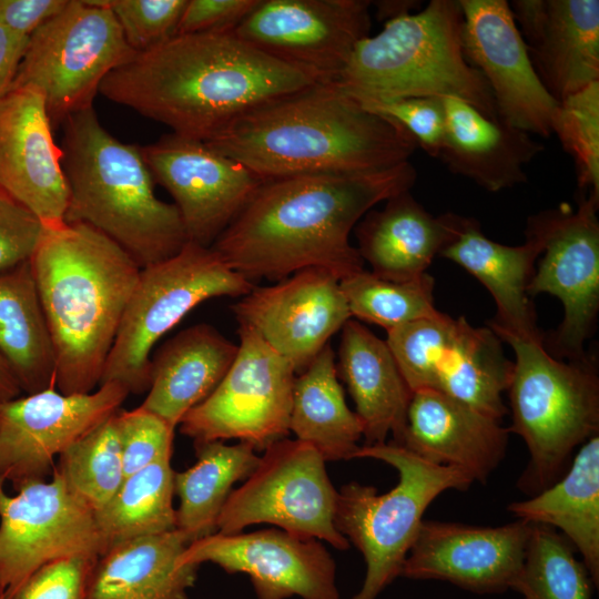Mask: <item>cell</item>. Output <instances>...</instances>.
I'll return each mask as SVG.
<instances>
[{"label": "cell", "mask_w": 599, "mask_h": 599, "mask_svg": "<svg viewBox=\"0 0 599 599\" xmlns=\"http://www.w3.org/2000/svg\"><path fill=\"white\" fill-rule=\"evenodd\" d=\"M416 179L408 161L376 171L265 180L211 248L253 284L306 268L342 281L364 270L349 242L353 229L379 202L410 191Z\"/></svg>", "instance_id": "1"}, {"label": "cell", "mask_w": 599, "mask_h": 599, "mask_svg": "<svg viewBox=\"0 0 599 599\" xmlns=\"http://www.w3.org/2000/svg\"><path fill=\"white\" fill-rule=\"evenodd\" d=\"M317 83L233 31L176 34L110 72L99 92L206 142L233 121Z\"/></svg>", "instance_id": "2"}, {"label": "cell", "mask_w": 599, "mask_h": 599, "mask_svg": "<svg viewBox=\"0 0 599 599\" xmlns=\"http://www.w3.org/2000/svg\"><path fill=\"white\" fill-rule=\"evenodd\" d=\"M205 143L264 180L384 170L408 162L418 148L400 124L336 82L272 100Z\"/></svg>", "instance_id": "3"}, {"label": "cell", "mask_w": 599, "mask_h": 599, "mask_svg": "<svg viewBox=\"0 0 599 599\" xmlns=\"http://www.w3.org/2000/svg\"><path fill=\"white\" fill-rule=\"evenodd\" d=\"M31 268L55 354V388L99 387L141 268L84 223L45 229Z\"/></svg>", "instance_id": "4"}, {"label": "cell", "mask_w": 599, "mask_h": 599, "mask_svg": "<svg viewBox=\"0 0 599 599\" xmlns=\"http://www.w3.org/2000/svg\"><path fill=\"white\" fill-rule=\"evenodd\" d=\"M62 166L69 185L65 223H84L122 247L140 268L177 254L189 242L174 203L160 200L140 145L119 141L94 108L70 115Z\"/></svg>", "instance_id": "5"}, {"label": "cell", "mask_w": 599, "mask_h": 599, "mask_svg": "<svg viewBox=\"0 0 599 599\" xmlns=\"http://www.w3.org/2000/svg\"><path fill=\"white\" fill-rule=\"evenodd\" d=\"M459 0H432L363 39L336 81L359 102L455 97L498 120L483 75L466 60Z\"/></svg>", "instance_id": "6"}, {"label": "cell", "mask_w": 599, "mask_h": 599, "mask_svg": "<svg viewBox=\"0 0 599 599\" xmlns=\"http://www.w3.org/2000/svg\"><path fill=\"white\" fill-rule=\"evenodd\" d=\"M514 351L508 388L511 425L529 461L517 487L531 497L568 469L573 450L599 432V377L593 355L562 361L535 341L500 333Z\"/></svg>", "instance_id": "7"}, {"label": "cell", "mask_w": 599, "mask_h": 599, "mask_svg": "<svg viewBox=\"0 0 599 599\" xmlns=\"http://www.w3.org/2000/svg\"><path fill=\"white\" fill-rule=\"evenodd\" d=\"M354 458L383 460L398 473V483L385 494L356 481L337 490L335 528L366 564L362 588L352 599H376L402 576L432 501L448 489L466 490L474 481L460 469L429 463L392 440L359 446Z\"/></svg>", "instance_id": "8"}, {"label": "cell", "mask_w": 599, "mask_h": 599, "mask_svg": "<svg viewBox=\"0 0 599 599\" xmlns=\"http://www.w3.org/2000/svg\"><path fill=\"white\" fill-rule=\"evenodd\" d=\"M255 286L211 247L187 242L174 256L141 268L106 358L100 385L114 382L130 394L149 389L151 352L200 303L244 296Z\"/></svg>", "instance_id": "9"}, {"label": "cell", "mask_w": 599, "mask_h": 599, "mask_svg": "<svg viewBox=\"0 0 599 599\" xmlns=\"http://www.w3.org/2000/svg\"><path fill=\"white\" fill-rule=\"evenodd\" d=\"M135 54L109 0H68L29 37L10 90L40 92L54 130L93 106L105 77Z\"/></svg>", "instance_id": "10"}, {"label": "cell", "mask_w": 599, "mask_h": 599, "mask_svg": "<svg viewBox=\"0 0 599 599\" xmlns=\"http://www.w3.org/2000/svg\"><path fill=\"white\" fill-rule=\"evenodd\" d=\"M336 498L321 453L302 440L284 438L270 445L252 475L232 490L216 532L237 534L265 522L346 550L349 542L334 525Z\"/></svg>", "instance_id": "11"}, {"label": "cell", "mask_w": 599, "mask_h": 599, "mask_svg": "<svg viewBox=\"0 0 599 599\" xmlns=\"http://www.w3.org/2000/svg\"><path fill=\"white\" fill-rule=\"evenodd\" d=\"M599 195L581 193L578 206L569 204L528 219L525 233L541 244L528 285V295L547 293L564 306L558 328L544 341L558 359H581L586 341L595 331L599 311Z\"/></svg>", "instance_id": "12"}, {"label": "cell", "mask_w": 599, "mask_h": 599, "mask_svg": "<svg viewBox=\"0 0 599 599\" xmlns=\"http://www.w3.org/2000/svg\"><path fill=\"white\" fill-rule=\"evenodd\" d=\"M238 351L213 393L180 422L194 443L238 439L265 450L290 434L295 368L256 333L238 327Z\"/></svg>", "instance_id": "13"}, {"label": "cell", "mask_w": 599, "mask_h": 599, "mask_svg": "<svg viewBox=\"0 0 599 599\" xmlns=\"http://www.w3.org/2000/svg\"><path fill=\"white\" fill-rule=\"evenodd\" d=\"M368 0H260L232 30L319 83L336 82L369 35Z\"/></svg>", "instance_id": "14"}, {"label": "cell", "mask_w": 599, "mask_h": 599, "mask_svg": "<svg viewBox=\"0 0 599 599\" xmlns=\"http://www.w3.org/2000/svg\"><path fill=\"white\" fill-rule=\"evenodd\" d=\"M0 479V587L13 591L41 566L65 557H99L105 546L94 511L75 498L55 470L14 496Z\"/></svg>", "instance_id": "15"}, {"label": "cell", "mask_w": 599, "mask_h": 599, "mask_svg": "<svg viewBox=\"0 0 599 599\" xmlns=\"http://www.w3.org/2000/svg\"><path fill=\"white\" fill-rule=\"evenodd\" d=\"M129 394L109 382L87 394L50 387L0 403V479L16 490L44 480L54 458L113 416Z\"/></svg>", "instance_id": "16"}, {"label": "cell", "mask_w": 599, "mask_h": 599, "mask_svg": "<svg viewBox=\"0 0 599 599\" xmlns=\"http://www.w3.org/2000/svg\"><path fill=\"white\" fill-rule=\"evenodd\" d=\"M155 183L174 199L189 242L211 247L265 181L205 142L170 133L141 146Z\"/></svg>", "instance_id": "17"}, {"label": "cell", "mask_w": 599, "mask_h": 599, "mask_svg": "<svg viewBox=\"0 0 599 599\" xmlns=\"http://www.w3.org/2000/svg\"><path fill=\"white\" fill-rule=\"evenodd\" d=\"M463 50L467 62L487 82L498 120L549 136L558 102L548 93L506 0H459Z\"/></svg>", "instance_id": "18"}, {"label": "cell", "mask_w": 599, "mask_h": 599, "mask_svg": "<svg viewBox=\"0 0 599 599\" xmlns=\"http://www.w3.org/2000/svg\"><path fill=\"white\" fill-rule=\"evenodd\" d=\"M182 560L247 575L257 599H339L336 564L326 548L318 539L281 528L214 532L190 542Z\"/></svg>", "instance_id": "19"}, {"label": "cell", "mask_w": 599, "mask_h": 599, "mask_svg": "<svg viewBox=\"0 0 599 599\" xmlns=\"http://www.w3.org/2000/svg\"><path fill=\"white\" fill-rule=\"evenodd\" d=\"M240 326L256 333L303 372L352 315L339 280L306 268L270 286H254L232 305Z\"/></svg>", "instance_id": "20"}, {"label": "cell", "mask_w": 599, "mask_h": 599, "mask_svg": "<svg viewBox=\"0 0 599 599\" xmlns=\"http://www.w3.org/2000/svg\"><path fill=\"white\" fill-rule=\"evenodd\" d=\"M531 522L484 527L423 520L402 576L444 580L478 595L512 588L524 564Z\"/></svg>", "instance_id": "21"}, {"label": "cell", "mask_w": 599, "mask_h": 599, "mask_svg": "<svg viewBox=\"0 0 599 599\" xmlns=\"http://www.w3.org/2000/svg\"><path fill=\"white\" fill-rule=\"evenodd\" d=\"M0 191L45 229L65 223L69 185L62 151L44 98L31 88L12 89L0 99Z\"/></svg>", "instance_id": "22"}, {"label": "cell", "mask_w": 599, "mask_h": 599, "mask_svg": "<svg viewBox=\"0 0 599 599\" xmlns=\"http://www.w3.org/2000/svg\"><path fill=\"white\" fill-rule=\"evenodd\" d=\"M510 9L539 80L558 103L599 81L598 0H515Z\"/></svg>", "instance_id": "23"}, {"label": "cell", "mask_w": 599, "mask_h": 599, "mask_svg": "<svg viewBox=\"0 0 599 599\" xmlns=\"http://www.w3.org/2000/svg\"><path fill=\"white\" fill-rule=\"evenodd\" d=\"M509 429L436 389L413 393L404 447L423 459L451 466L486 483L506 456Z\"/></svg>", "instance_id": "24"}, {"label": "cell", "mask_w": 599, "mask_h": 599, "mask_svg": "<svg viewBox=\"0 0 599 599\" xmlns=\"http://www.w3.org/2000/svg\"><path fill=\"white\" fill-rule=\"evenodd\" d=\"M467 217L455 213L434 216L410 191L370 210L356 225L357 251L376 276L395 282L420 277L464 227Z\"/></svg>", "instance_id": "25"}, {"label": "cell", "mask_w": 599, "mask_h": 599, "mask_svg": "<svg viewBox=\"0 0 599 599\" xmlns=\"http://www.w3.org/2000/svg\"><path fill=\"white\" fill-rule=\"evenodd\" d=\"M444 105L445 134L438 159L450 172L489 192L527 181L524 167L544 150L540 142L458 98H444Z\"/></svg>", "instance_id": "26"}, {"label": "cell", "mask_w": 599, "mask_h": 599, "mask_svg": "<svg viewBox=\"0 0 599 599\" xmlns=\"http://www.w3.org/2000/svg\"><path fill=\"white\" fill-rule=\"evenodd\" d=\"M525 234L524 244L505 245L488 238L479 223L467 217L458 236L439 256L466 270L490 293L497 308L490 328L496 334L507 333L544 341L528 295V285L541 253V244L534 235Z\"/></svg>", "instance_id": "27"}, {"label": "cell", "mask_w": 599, "mask_h": 599, "mask_svg": "<svg viewBox=\"0 0 599 599\" xmlns=\"http://www.w3.org/2000/svg\"><path fill=\"white\" fill-rule=\"evenodd\" d=\"M190 542L175 528L108 547L92 565L85 599H187L199 568L182 560Z\"/></svg>", "instance_id": "28"}, {"label": "cell", "mask_w": 599, "mask_h": 599, "mask_svg": "<svg viewBox=\"0 0 599 599\" xmlns=\"http://www.w3.org/2000/svg\"><path fill=\"white\" fill-rule=\"evenodd\" d=\"M338 374L363 425L364 445L402 444L413 392L385 341L358 321L342 327Z\"/></svg>", "instance_id": "29"}, {"label": "cell", "mask_w": 599, "mask_h": 599, "mask_svg": "<svg viewBox=\"0 0 599 599\" xmlns=\"http://www.w3.org/2000/svg\"><path fill=\"white\" fill-rule=\"evenodd\" d=\"M238 351L210 324L190 326L166 341L151 358L142 407L173 427L222 382Z\"/></svg>", "instance_id": "30"}, {"label": "cell", "mask_w": 599, "mask_h": 599, "mask_svg": "<svg viewBox=\"0 0 599 599\" xmlns=\"http://www.w3.org/2000/svg\"><path fill=\"white\" fill-rule=\"evenodd\" d=\"M517 519L559 530L599 585V435L578 449L564 477L539 494L508 505Z\"/></svg>", "instance_id": "31"}, {"label": "cell", "mask_w": 599, "mask_h": 599, "mask_svg": "<svg viewBox=\"0 0 599 599\" xmlns=\"http://www.w3.org/2000/svg\"><path fill=\"white\" fill-rule=\"evenodd\" d=\"M0 355L21 390L55 387V354L30 262L0 273Z\"/></svg>", "instance_id": "32"}, {"label": "cell", "mask_w": 599, "mask_h": 599, "mask_svg": "<svg viewBox=\"0 0 599 599\" xmlns=\"http://www.w3.org/2000/svg\"><path fill=\"white\" fill-rule=\"evenodd\" d=\"M291 432L316 448L325 461L353 459L359 447L363 425L345 402L329 344L295 377Z\"/></svg>", "instance_id": "33"}, {"label": "cell", "mask_w": 599, "mask_h": 599, "mask_svg": "<svg viewBox=\"0 0 599 599\" xmlns=\"http://www.w3.org/2000/svg\"><path fill=\"white\" fill-rule=\"evenodd\" d=\"M196 461L184 471H174L175 528L190 541L216 532L221 510L238 480L247 479L260 463L254 447L240 441L194 443Z\"/></svg>", "instance_id": "34"}, {"label": "cell", "mask_w": 599, "mask_h": 599, "mask_svg": "<svg viewBox=\"0 0 599 599\" xmlns=\"http://www.w3.org/2000/svg\"><path fill=\"white\" fill-rule=\"evenodd\" d=\"M502 341L488 327H475L464 316L456 339L438 373L437 389L497 420L508 413L502 394L508 390L514 363Z\"/></svg>", "instance_id": "35"}, {"label": "cell", "mask_w": 599, "mask_h": 599, "mask_svg": "<svg viewBox=\"0 0 599 599\" xmlns=\"http://www.w3.org/2000/svg\"><path fill=\"white\" fill-rule=\"evenodd\" d=\"M173 478L171 457H163L123 479L113 497L94 512L105 549L175 529Z\"/></svg>", "instance_id": "36"}, {"label": "cell", "mask_w": 599, "mask_h": 599, "mask_svg": "<svg viewBox=\"0 0 599 599\" xmlns=\"http://www.w3.org/2000/svg\"><path fill=\"white\" fill-rule=\"evenodd\" d=\"M576 551L555 528L531 524L524 564L511 590L522 599H591L596 587Z\"/></svg>", "instance_id": "37"}, {"label": "cell", "mask_w": 599, "mask_h": 599, "mask_svg": "<svg viewBox=\"0 0 599 599\" xmlns=\"http://www.w3.org/2000/svg\"><path fill=\"white\" fill-rule=\"evenodd\" d=\"M352 316L387 331L437 316L435 280L428 273L418 278L395 282L362 270L339 281Z\"/></svg>", "instance_id": "38"}, {"label": "cell", "mask_w": 599, "mask_h": 599, "mask_svg": "<svg viewBox=\"0 0 599 599\" xmlns=\"http://www.w3.org/2000/svg\"><path fill=\"white\" fill-rule=\"evenodd\" d=\"M114 415L65 449L53 468L69 491L94 512L124 479Z\"/></svg>", "instance_id": "39"}, {"label": "cell", "mask_w": 599, "mask_h": 599, "mask_svg": "<svg viewBox=\"0 0 599 599\" xmlns=\"http://www.w3.org/2000/svg\"><path fill=\"white\" fill-rule=\"evenodd\" d=\"M460 316L417 319L387 331L385 341L413 393L437 389L438 373L459 328Z\"/></svg>", "instance_id": "40"}, {"label": "cell", "mask_w": 599, "mask_h": 599, "mask_svg": "<svg viewBox=\"0 0 599 599\" xmlns=\"http://www.w3.org/2000/svg\"><path fill=\"white\" fill-rule=\"evenodd\" d=\"M551 132L575 161L579 191L599 195V81L557 104Z\"/></svg>", "instance_id": "41"}, {"label": "cell", "mask_w": 599, "mask_h": 599, "mask_svg": "<svg viewBox=\"0 0 599 599\" xmlns=\"http://www.w3.org/2000/svg\"><path fill=\"white\" fill-rule=\"evenodd\" d=\"M124 478L173 451L172 425L141 405L114 415Z\"/></svg>", "instance_id": "42"}, {"label": "cell", "mask_w": 599, "mask_h": 599, "mask_svg": "<svg viewBox=\"0 0 599 599\" xmlns=\"http://www.w3.org/2000/svg\"><path fill=\"white\" fill-rule=\"evenodd\" d=\"M187 0H109L128 44L151 50L176 34Z\"/></svg>", "instance_id": "43"}, {"label": "cell", "mask_w": 599, "mask_h": 599, "mask_svg": "<svg viewBox=\"0 0 599 599\" xmlns=\"http://www.w3.org/2000/svg\"><path fill=\"white\" fill-rule=\"evenodd\" d=\"M400 124L429 156H439L445 134L444 98L419 97L361 102Z\"/></svg>", "instance_id": "44"}, {"label": "cell", "mask_w": 599, "mask_h": 599, "mask_svg": "<svg viewBox=\"0 0 599 599\" xmlns=\"http://www.w3.org/2000/svg\"><path fill=\"white\" fill-rule=\"evenodd\" d=\"M97 558L71 556L52 560L32 572L13 591L4 593V598L85 599L88 578Z\"/></svg>", "instance_id": "45"}, {"label": "cell", "mask_w": 599, "mask_h": 599, "mask_svg": "<svg viewBox=\"0 0 599 599\" xmlns=\"http://www.w3.org/2000/svg\"><path fill=\"white\" fill-rule=\"evenodd\" d=\"M44 232L34 214L0 191V273L30 262Z\"/></svg>", "instance_id": "46"}, {"label": "cell", "mask_w": 599, "mask_h": 599, "mask_svg": "<svg viewBox=\"0 0 599 599\" xmlns=\"http://www.w3.org/2000/svg\"><path fill=\"white\" fill-rule=\"evenodd\" d=\"M258 2L260 0H187L176 34L232 31Z\"/></svg>", "instance_id": "47"}, {"label": "cell", "mask_w": 599, "mask_h": 599, "mask_svg": "<svg viewBox=\"0 0 599 599\" xmlns=\"http://www.w3.org/2000/svg\"><path fill=\"white\" fill-rule=\"evenodd\" d=\"M67 3L68 0H0V27L30 37Z\"/></svg>", "instance_id": "48"}, {"label": "cell", "mask_w": 599, "mask_h": 599, "mask_svg": "<svg viewBox=\"0 0 599 599\" xmlns=\"http://www.w3.org/2000/svg\"><path fill=\"white\" fill-rule=\"evenodd\" d=\"M29 37L0 27V99L10 90Z\"/></svg>", "instance_id": "49"}, {"label": "cell", "mask_w": 599, "mask_h": 599, "mask_svg": "<svg viewBox=\"0 0 599 599\" xmlns=\"http://www.w3.org/2000/svg\"><path fill=\"white\" fill-rule=\"evenodd\" d=\"M376 7V13L377 18L379 20H392L397 17L410 13V10L416 7V1H407V0H385V1H377L373 2ZM385 21V22H386Z\"/></svg>", "instance_id": "50"}, {"label": "cell", "mask_w": 599, "mask_h": 599, "mask_svg": "<svg viewBox=\"0 0 599 599\" xmlns=\"http://www.w3.org/2000/svg\"><path fill=\"white\" fill-rule=\"evenodd\" d=\"M21 388L9 365L0 355V403L19 396Z\"/></svg>", "instance_id": "51"}, {"label": "cell", "mask_w": 599, "mask_h": 599, "mask_svg": "<svg viewBox=\"0 0 599 599\" xmlns=\"http://www.w3.org/2000/svg\"><path fill=\"white\" fill-rule=\"evenodd\" d=\"M0 599H6L4 598V590L0 587Z\"/></svg>", "instance_id": "52"}]
</instances>
